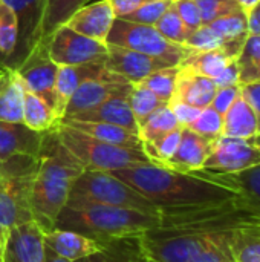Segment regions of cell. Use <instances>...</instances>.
Returning a JSON list of instances; mask_svg holds the SVG:
<instances>
[{"mask_svg": "<svg viewBox=\"0 0 260 262\" xmlns=\"http://www.w3.org/2000/svg\"><path fill=\"white\" fill-rule=\"evenodd\" d=\"M173 5L178 11L179 17L182 18L184 25L190 31V34L204 25L201 11H199L198 5L195 3V0H173Z\"/></svg>", "mask_w": 260, "mask_h": 262, "instance_id": "cell-42", "label": "cell"}, {"mask_svg": "<svg viewBox=\"0 0 260 262\" xmlns=\"http://www.w3.org/2000/svg\"><path fill=\"white\" fill-rule=\"evenodd\" d=\"M215 84L218 88H227V86H238L241 84L239 81V66H238V58L233 60L215 80Z\"/></svg>", "mask_w": 260, "mask_h": 262, "instance_id": "cell-45", "label": "cell"}, {"mask_svg": "<svg viewBox=\"0 0 260 262\" xmlns=\"http://www.w3.org/2000/svg\"><path fill=\"white\" fill-rule=\"evenodd\" d=\"M113 206L159 215L161 209L110 172L83 170L74 181L66 206Z\"/></svg>", "mask_w": 260, "mask_h": 262, "instance_id": "cell-4", "label": "cell"}, {"mask_svg": "<svg viewBox=\"0 0 260 262\" xmlns=\"http://www.w3.org/2000/svg\"><path fill=\"white\" fill-rule=\"evenodd\" d=\"M159 209L221 204L239 195L207 178L201 170L184 173L156 164H143L110 172Z\"/></svg>", "mask_w": 260, "mask_h": 262, "instance_id": "cell-1", "label": "cell"}, {"mask_svg": "<svg viewBox=\"0 0 260 262\" xmlns=\"http://www.w3.org/2000/svg\"><path fill=\"white\" fill-rule=\"evenodd\" d=\"M260 0H236V3L239 5V8L248 15L254 8H256V5L259 3Z\"/></svg>", "mask_w": 260, "mask_h": 262, "instance_id": "cell-49", "label": "cell"}, {"mask_svg": "<svg viewBox=\"0 0 260 262\" xmlns=\"http://www.w3.org/2000/svg\"><path fill=\"white\" fill-rule=\"evenodd\" d=\"M0 121L23 123V86L14 69L2 66Z\"/></svg>", "mask_w": 260, "mask_h": 262, "instance_id": "cell-26", "label": "cell"}, {"mask_svg": "<svg viewBox=\"0 0 260 262\" xmlns=\"http://www.w3.org/2000/svg\"><path fill=\"white\" fill-rule=\"evenodd\" d=\"M106 43L155 57L169 66H179L192 52L187 46L164 38L155 26L133 23L124 18H115Z\"/></svg>", "mask_w": 260, "mask_h": 262, "instance_id": "cell-7", "label": "cell"}, {"mask_svg": "<svg viewBox=\"0 0 260 262\" xmlns=\"http://www.w3.org/2000/svg\"><path fill=\"white\" fill-rule=\"evenodd\" d=\"M222 123H224L222 115L218 111H215L211 106H207L201 111V114L188 126V129L205 138L218 140L222 135Z\"/></svg>", "mask_w": 260, "mask_h": 262, "instance_id": "cell-38", "label": "cell"}, {"mask_svg": "<svg viewBox=\"0 0 260 262\" xmlns=\"http://www.w3.org/2000/svg\"><path fill=\"white\" fill-rule=\"evenodd\" d=\"M37 161L31 189V209L34 221L43 232H48L55 227L60 212L67 204L70 187L84 167L61 143L57 126L43 132Z\"/></svg>", "mask_w": 260, "mask_h": 262, "instance_id": "cell-2", "label": "cell"}, {"mask_svg": "<svg viewBox=\"0 0 260 262\" xmlns=\"http://www.w3.org/2000/svg\"><path fill=\"white\" fill-rule=\"evenodd\" d=\"M239 94H241V84H238V86H227V88H218L216 95H215V98H213L210 106L224 117V114L228 111V107L233 104V101L238 98Z\"/></svg>", "mask_w": 260, "mask_h": 262, "instance_id": "cell-43", "label": "cell"}, {"mask_svg": "<svg viewBox=\"0 0 260 262\" xmlns=\"http://www.w3.org/2000/svg\"><path fill=\"white\" fill-rule=\"evenodd\" d=\"M17 20L12 9L0 0V66H5L17 46Z\"/></svg>", "mask_w": 260, "mask_h": 262, "instance_id": "cell-33", "label": "cell"}, {"mask_svg": "<svg viewBox=\"0 0 260 262\" xmlns=\"http://www.w3.org/2000/svg\"><path fill=\"white\" fill-rule=\"evenodd\" d=\"M74 262H92V259L90 258H81V259H77V261Z\"/></svg>", "mask_w": 260, "mask_h": 262, "instance_id": "cell-52", "label": "cell"}, {"mask_svg": "<svg viewBox=\"0 0 260 262\" xmlns=\"http://www.w3.org/2000/svg\"><path fill=\"white\" fill-rule=\"evenodd\" d=\"M46 45L49 57L58 66L104 63L107 58L106 43L81 35L66 25L57 28Z\"/></svg>", "mask_w": 260, "mask_h": 262, "instance_id": "cell-8", "label": "cell"}, {"mask_svg": "<svg viewBox=\"0 0 260 262\" xmlns=\"http://www.w3.org/2000/svg\"><path fill=\"white\" fill-rule=\"evenodd\" d=\"M37 164V157L31 155H14L2 161L0 227L12 229L34 221L31 189Z\"/></svg>", "mask_w": 260, "mask_h": 262, "instance_id": "cell-5", "label": "cell"}, {"mask_svg": "<svg viewBox=\"0 0 260 262\" xmlns=\"http://www.w3.org/2000/svg\"><path fill=\"white\" fill-rule=\"evenodd\" d=\"M182 127L175 114L172 112L169 104L161 106L159 109H156L139 127V138L143 143H153L156 140H159L161 137L167 135L169 132Z\"/></svg>", "mask_w": 260, "mask_h": 262, "instance_id": "cell-30", "label": "cell"}, {"mask_svg": "<svg viewBox=\"0 0 260 262\" xmlns=\"http://www.w3.org/2000/svg\"><path fill=\"white\" fill-rule=\"evenodd\" d=\"M260 166V144L256 138L219 137L208 155L204 170L233 173Z\"/></svg>", "mask_w": 260, "mask_h": 262, "instance_id": "cell-10", "label": "cell"}, {"mask_svg": "<svg viewBox=\"0 0 260 262\" xmlns=\"http://www.w3.org/2000/svg\"><path fill=\"white\" fill-rule=\"evenodd\" d=\"M218 34H221L228 43H245L248 32V15L238 9L228 15L219 17L215 21L208 23Z\"/></svg>", "mask_w": 260, "mask_h": 262, "instance_id": "cell-32", "label": "cell"}, {"mask_svg": "<svg viewBox=\"0 0 260 262\" xmlns=\"http://www.w3.org/2000/svg\"><path fill=\"white\" fill-rule=\"evenodd\" d=\"M44 255H46V262H72L61 258V256H58L57 253H54L52 250H49L46 247H44Z\"/></svg>", "mask_w": 260, "mask_h": 262, "instance_id": "cell-51", "label": "cell"}, {"mask_svg": "<svg viewBox=\"0 0 260 262\" xmlns=\"http://www.w3.org/2000/svg\"><path fill=\"white\" fill-rule=\"evenodd\" d=\"M201 172L211 181L234 190L250 209L260 215V166L233 173H219L204 169H201Z\"/></svg>", "mask_w": 260, "mask_h": 262, "instance_id": "cell-21", "label": "cell"}, {"mask_svg": "<svg viewBox=\"0 0 260 262\" xmlns=\"http://www.w3.org/2000/svg\"><path fill=\"white\" fill-rule=\"evenodd\" d=\"M63 124L70 126L92 138H97L104 143L116 144L121 147H130V149H143V141L138 134L130 132L127 129H123L115 124L107 123H98V121H78L72 118H61Z\"/></svg>", "mask_w": 260, "mask_h": 262, "instance_id": "cell-24", "label": "cell"}, {"mask_svg": "<svg viewBox=\"0 0 260 262\" xmlns=\"http://www.w3.org/2000/svg\"><path fill=\"white\" fill-rule=\"evenodd\" d=\"M104 66L110 72L121 75L132 84L139 83L159 69L170 68L162 60L115 45H107V58L104 61Z\"/></svg>", "mask_w": 260, "mask_h": 262, "instance_id": "cell-13", "label": "cell"}, {"mask_svg": "<svg viewBox=\"0 0 260 262\" xmlns=\"http://www.w3.org/2000/svg\"><path fill=\"white\" fill-rule=\"evenodd\" d=\"M222 118V137L257 138L260 135L257 115L242 94L238 95V98L233 101Z\"/></svg>", "mask_w": 260, "mask_h": 262, "instance_id": "cell-23", "label": "cell"}, {"mask_svg": "<svg viewBox=\"0 0 260 262\" xmlns=\"http://www.w3.org/2000/svg\"><path fill=\"white\" fill-rule=\"evenodd\" d=\"M21 81V80H20ZM23 124L37 132H46L60 123V118L54 109L41 100L38 95L31 92L23 83Z\"/></svg>", "mask_w": 260, "mask_h": 262, "instance_id": "cell-28", "label": "cell"}, {"mask_svg": "<svg viewBox=\"0 0 260 262\" xmlns=\"http://www.w3.org/2000/svg\"><path fill=\"white\" fill-rule=\"evenodd\" d=\"M63 118H72L78 121H98V123H107L115 124L123 129H127L130 132H135L139 135L138 123L133 117V112L129 104V97L126 98H110L89 111L78 112L70 117Z\"/></svg>", "mask_w": 260, "mask_h": 262, "instance_id": "cell-22", "label": "cell"}, {"mask_svg": "<svg viewBox=\"0 0 260 262\" xmlns=\"http://www.w3.org/2000/svg\"><path fill=\"white\" fill-rule=\"evenodd\" d=\"M256 140H257V143H259V144H260V135H259V137H257V138H256Z\"/></svg>", "mask_w": 260, "mask_h": 262, "instance_id": "cell-54", "label": "cell"}, {"mask_svg": "<svg viewBox=\"0 0 260 262\" xmlns=\"http://www.w3.org/2000/svg\"><path fill=\"white\" fill-rule=\"evenodd\" d=\"M169 106H170L172 112L175 114L178 123L182 127H188L198 118V115L202 111L199 107H195V106H190L185 103H178V101H172V103H169Z\"/></svg>", "mask_w": 260, "mask_h": 262, "instance_id": "cell-44", "label": "cell"}, {"mask_svg": "<svg viewBox=\"0 0 260 262\" xmlns=\"http://www.w3.org/2000/svg\"><path fill=\"white\" fill-rule=\"evenodd\" d=\"M6 3L17 20V46L5 68L17 69L41 38V28L46 0H2Z\"/></svg>", "mask_w": 260, "mask_h": 262, "instance_id": "cell-9", "label": "cell"}, {"mask_svg": "<svg viewBox=\"0 0 260 262\" xmlns=\"http://www.w3.org/2000/svg\"><path fill=\"white\" fill-rule=\"evenodd\" d=\"M216 140L205 138L188 127H182V135L175 155L162 166L176 172L192 173L201 170L211 154Z\"/></svg>", "mask_w": 260, "mask_h": 262, "instance_id": "cell-17", "label": "cell"}, {"mask_svg": "<svg viewBox=\"0 0 260 262\" xmlns=\"http://www.w3.org/2000/svg\"><path fill=\"white\" fill-rule=\"evenodd\" d=\"M256 262H260V259H257V261H256Z\"/></svg>", "mask_w": 260, "mask_h": 262, "instance_id": "cell-55", "label": "cell"}, {"mask_svg": "<svg viewBox=\"0 0 260 262\" xmlns=\"http://www.w3.org/2000/svg\"><path fill=\"white\" fill-rule=\"evenodd\" d=\"M8 235H9V229L0 227V262H3L5 249H6V243H8Z\"/></svg>", "mask_w": 260, "mask_h": 262, "instance_id": "cell-50", "label": "cell"}, {"mask_svg": "<svg viewBox=\"0 0 260 262\" xmlns=\"http://www.w3.org/2000/svg\"><path fill=\"white\" fill-rule=\"evenodd\" d=\"M115 18L110 0H95L74 12L66 21V26L81 35L106 43Z\"/></svg>", "mask_w": 260, "mask_h": 262, "instance_id": "cell-14", "label": "cell"}, {"mask_svg": "<svg viewBox=\"0 0 260 262\" xmlns=\"http://www.w3.org/2000/svg\"><path fill=\"white\" fill-rule=\"evenodd\" d=\"M57 132L61 143L83 164L84 170L115 172L152 163L143 149H130L104 143L63 123L57 124Z\"/></svg>", "mask_w": 260, "mask_h": 262, "instance_id": "cell-6", "label": "cell"}, {"mask_svg": "<svg viewBox=\"0 0 260 262\" xmlns=\"http://www.w3.org/2000/svg\"><path fill=\"white\" fill-rule=\"evenodd\" d=\"M92 262H152L141 236H124L103 243V249L89 256Z\"/></svg>", "mask_w": 260, "mask_h": 262, "instance_id": "cell-27", "label": "cell"}, {"mask_svg": "<svg viewBox=\"0 0 260 262\" xmlns=\"http://www.w3.org/2000/svg\"><path fill=\"white\" fill-rule=\"evenodd\" d=\"M248 32L250 34H260V2L256 8L248 14Z\"/></svg>", "mask_w": 260, "mask_h": 262, "instance_id": "cell-48", "label": "cell"}, {"mask_svg": "<svg viewBox=\"0 0 260 262\" xmlns=\"http://www.w3.org/2000/svg\"><path fill=\"white\" fill-rule=\"evenodd\" d=\"M188 262H238L231 247V236L207 247Z\"/></svg>", "mask_w": 260, "mask_h": 262, "instance_id": "cell-41", "label": "cell"}, {"mask_svg": "<svg viewBox=\"0 0 260 262\" xmlns=\"http://www.w3.org/2000/svg\"><path fill=\"white\" fill-rule=\"evenodd\" d=\"M159 227V215L113 206H66L54 229L72 230L106 243L124 236H141L147 230Z\"/></svg>", "mask_w": 260, "mask_h": 262, "instance_id": "cell-3", "label": "cell"}, {"mask_svg": "<svg viewBox=\"0 0 260 262\" xmlns=\"http://www.w3.org/2000/svg\"><path fill=\"white\" fill-rule=\"evenodd\" d=\"M129 104L130 109L133 112V117L138 123V127H141V124L161 106L167 104L164 103L161 98H158L152 91H149L147 88L141 86V84H133L132 92L129 95Z\"/></svg>", "mask_w": 260, "mask_h": 262, "instance_id": "cell-34", "label": "cell"}, {"mask_svg": "<svg viewBox=\"0 0 260 262\" xmlns=\"http://www.w3.org/2000/svg\"><path fill=\"white\" fill-rule=\"evenodd\" d=\"M218 86L208 77L199 75L188 68L179 66L175 91L172 95V101L185 103L199 109H204L211 104L216 95Z\"/></svg>", "mask_w": 260, "mask_h": 262, "instance_id": "cell-18", "label": "cell"}, {"mask_svg": "<svg viewBox=\"0 0 260 262\" xmlns=\"http://www.w3.org/2000/svg\"><path fill=\"white\" fill-rule=\"evenodd\" d=\"M132 88L133 84L118 74L103 78H89L81 83L70 97L64 111V117L89 111L110 98H126L130 95Z\"/></svg>", "mask_w": 260, "mask_h": 262, "instance_id": "cell-12", "label": "cell"}, {"mask_svg": "<svg viewBox=\"0 0 260 262\" xmlns=\"http://www.w3.org/2000/svg\"><path fill=\"white\" fill-rule=\"evenodd\" d=\"M149 2H153V0H110L116 18H123L124 15L133 12L135 9L141 8L143 5Z\"/></svg>", "mask_w": 260, "mask_h": 262, "instance_id": "cell-47", "label": "cell"}, {"mask_svg": "<svg viewBox=\"0 0 260 262\" xmlns=\"http://www.w3.org/2000/svg\"><path fill=\"white\" fill-rule=\"evenodd\" d=\"M43 132L29 129L23 123L0 121V161L14 155L37 157L41 147Z\"/></svg>", "mask_w": 260, "mask_h": 262, "instance_id": "cell-20", "label": "cell"}, {"mask_svg": "<svg viewBox=\"0 0 260 262\" xmlns=\"http://www.w3.org/2000/svg\"><path fill=\"white\" fill-rule=\"evenodd\" d=\"M241 94L245 97V100L254 109L260 126V81H253V83L241 84Z\"/></svg>", "mask_w": 260, "mask_h": 262, "instance_id": "cell-46", "label": "cell"}, {"mask_svg": "<svg viewBox=\"0 0 260 262\" xmlns=\"http://www.w3.org/2000/svg\"><path fill=\"white\" fill-rule=\"evenodd\" d=\"M178 71H179V66L164 68V69H159V71L150 74L149 77H146L144 80H141L136 84H141V86L147 88L158 98H161L164 103L169 104V101L172 100L173 91H175Z\"/></svg>", "mask_w": 260, "mask_h": 262, "instance_id": "cell-35", "label": "cell"}, {"mask_svg": "<svg viewBox=\"0 0 260 262\" xmlns=\"http://www.w3.org/2000/svg\"><path fill=\"white\" fill-rule=\"evenodd\" d=\"M43 241L46 249L72 262L81 258H89L103 249L101 243L87 238L81 233L63 229H52L43 232Z\"/></svg>", "mask_w": 260, "mask_h": 262, "instance_id": "cell-19", "label": "cell"}, {"mask_svg": "<svg viewBox=\"0 0 260 262\" xmlns=\"http://www.w3.org/2000/svg\"><path fill=\"white\" fill-rule=\"evenodd\" d=\"M195 3L201 11L204 25H208L219 17L228 15L241 9L236 0H195Z\"/></svg>", "mask_w": 260, "mask_h": 262, "instance_id": "cell-40", "label": "cell"}, {"mask_svg": "<svg viewBox=\"0 0 260 262\" xmlns=\"http://www.w3.org/2000/svg\"><path fill=\"white\" fill-rule=\"evenodd\" d=\"M239 54L241 51L231 46H222L202 52L192 51L190 55L179 66L188 68L199 75L215 80L233 60L239 57Z\"/></svg>", "mask_w": 260, "mask_h": 262, "instance_id": "cell-25", "label": "cell"}, {"mask_svg": "<svg viewBox=\"0 0 260 262\" xmlns=\"http://www.w3.org/2000/svg\"><path fill=\"white\" fill-rule=\"evenodd\" d=\"M21 80V83L41 100H44L55 112L57 95H55V81L58 64L52 61L48 52V45L38 41V45L31 51L25 61L14 69Z\"/></svg>", "mask_w": 260, "mask_h": 262, "instance_id": "cell-11", "label": "cell"}, {"mask_svg": "<svg viewBox=\"0 0 260 262\" xmlns=\"http://www.w3.org/2000/svg\"><path fill=\"white\" fill-rule=\"evenodd\" d=\"M155 28L159 31V34L164 38H167L169 41L176 43V45H184L190 35V31L184 25V21L179 17L173 3L169 6V9L164 12V15L156 21Z\"/></svg>", "mask_w": 260, "mask_h": 262, "instance_id": "cell-37", "label": "cell"}, {"mask_svg": "<svg viewBox=\"0 0 260 262\" xmlns=\"http://www.w3.org/2000/svg\"><path fill=\"white\" fill-rule=\"evenodd\" d=\"M0 181H2V161H0Z\"/></svg>", "mask_w": 260, "mask_h": 262, "instance_id": "cell-53", "label": "cell"}, {"mask_svg": "<svg viewBox=\"0 0 260 262\" xmlns=\"http://www.w3.org/2000/svg\"><path fill=\"white\" fill-rule=\"evenodd\" d=\"M241 84L260 81V34H250L238 57Z\"/></svg>", "mask_w": 260, "mask_h": 262, "instance_id": "cell-31", "label": "cell"}, {"mask_svg": "<svg viewBox=\"0 0 260 262\" xmlns=\"http://www.w3.org/2000/svg\"><path fill=\"white\" fill-rule=\"evenodd\" d=\"M173 3V0H153L141 8L135 9L133 12L124 15V20L133 21V23H141V25H152L155 26L156 21L164 15V12L169 9V6Z\"/></svg>", "mask_w": 260, "mask_h": 262, "instance_id": "cell-39", "label": "cell"}, {"mask_svg": "<svg viewBox=\"0 0 260 262\" xmlns=\"http://www.w3.org/2000/svg\"><path fill=\"white\" fill-rule=\"evenodd\" d=\"M89 0H46L43 28H41V43H48L52 32L66 25L74 12H77L81 6L87 5Z\"/></svg>", "mask_w": 260, "mask_h": 262, "instance_id": "cell-29", "label": "cell"}, {"mask_svg": "<svg viewBox=\"0 0 260 262\" xmlns=\"http://www.w3.org/2000/svg\"><path fill=\"white\" fill-rule=\"evenodd\" d=\"M184 46H187L188 49H192L195 52H202V51H210V49H216V48H222V46H231V48L242 51L244 45L242 43H228L210 25H202L201 28H198L196 31H193L188 35Z\"/></svg>", "mask_w": 260, "mask_h": 262, "instance_id": "cell-36", "label": "cell"}, {"mask_svg": "<svg viewBox=\"0 0 260 262\" xmlns=\"http://www.w3.org/2000/svg\"><path fill=\"white\" fill-rule=\"evenodd\" d=\"M3 262H46L43 230L35 221L9 229Z\"/></svg>", "mask_w": 260, "mask_h": 262, "instance_id": "cell-15", "label": "cell"}, {"mask_svg": "<svg viewBox=\"0 0 260 262\" xmlns=\"http://www.w3.org/2000/svg\"><path fill=\"white\" fill-rule=\"evenodd\" d=\"M112 75L113 72H110L104 66V63L58 66L57 81H55V95H57L55 114L60 118V121L64 117V111L70 97L74 95V92L78 89L81 83H84L89 78H103V77H112Z\"/></svg>", "mask_w": 260, "mask_h": 262, "instance_id": "cell-16", "label": "cell"}]
</instances>
